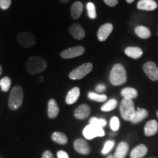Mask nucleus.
Segmentation results:
<instances>
[{"label":"nucleus","instance_id":"obj_1","mask_svg":"<svg viewBox=\"0 0 158 158\" xmlns=\"http://www.w3.org/2000/svg\"><path fill=\"white\" fill-rule=\"evenodd\" d=\"M47 64L46 61L39 56H31L27 62V70L29 74L35 75L38 74L46 70Z\"/></svg>","mask_w":158,"mask_h":158},{"label":"nucleus","instance_id":"obj_2","mask_svg":"<svg viewBox=\"0 0 158 158\" xmlns=\"http://www.w3.org/2000/svg\"><path fill=\"white\" fill-rule=\"evenodd\" d=\"M110 81L114 86H119L127 81V73L121 64H116L112 68L110 73Z\"/></svg>","mask_w":158,"mask_h":158},{"label":"nucleus","instance_id":"obj_3","mask_svg":"<svg viewBox=\"0 0 158 158\" xmlns=\"http://www.w3.org/2000/svg\"><path fill=\"white\" fill-rule=\"evenodd\" d=\"M23 92L21 86H15L11 89L8 100V106L10 109L15 110L21 107L23 102Z\"/></svg>","mask_w":158,"mask_h":158},{"label":"nucleus","instance_id":"obj_4","mask_svg":"<svg viewBox=\"0 0 158 158\" xmlns=\"http://www.w3.org/2000/svg\"><path fill=\"white\" fill-rule=\"evenodd\" d=\"M120 114L122 117L126 121H131L132 118L135 114V106L133 100L123 98L119 106Z\"/></svg>","mask_w":158,"mask_h":158},{"label":"nucleus","instance_id":"obj_5","mask_svg":"<svg viewBox=\"0 0 158 158\" xmlns=\"http://www.w3.org/2000/svg\"><path fill=\"white\" fill-rule=\"evenodd\" d=\"M92 68H93V65H92V63H84V64L80 65L78 68L73 70L72 72H70V74H69V78L72 79V80L81 79L84 78L86 76H87L92 70Z\"/></svg>","mask_w":158,"mask_h":158},{"label":"nucleus","instance_id":"obj_6","mask_svg":"<svg viewBox=\"0 0 158 158\" xmlns=\"http://www.w3.org/2000/svg\"><path fill=\"white\" fill-rule=\"evenodd\" d=\"M83 135L85 138L88 140H92L96 137H102L105 135V131L103 128L97 127V126L89 124L86 126L83 130Z\"/></svg>","mask_w":158,"mask_h":158},{"label":"nucleus","instance_id":"obj_7","mask_svg":"<svg viewBox=\"0 0 158 158\" xmlns=\"http://www.w3.org/2000/svg\"><path fill=\"white\" fill-rule=\"evenodd\" d=\"M17 41L24 48H31L36 43V38L30 32H21L18 35Z\"/></svg>","mask_w":158,"mask_h":158},{"label":"nucleus","instance_id":"obj_8","mask_svg":"<svg viewBox=\"0 0 158 158\" xmlns=\"http://www.w3.org/2000/svg\"><path fill=\"white\" fill-rule=\"evenodd\" d=\"M143 70L150 80L154 81L158 80V68L155 62H148L145 63L143 66Z\"/></svg>","mask_w":158,"mask_h":158},{"label":"nucleus","instance_id":"obj_9","mask_svg":"<svg viewBox=\"0 0 158 158\" xmlns=\"http://www.w3.org/2000/svg\"><path fill=\"white\" fill-rule=\"evenodd\" d=\"M85 52V49L82 46H76L63 51L61 53V57L63 59H72L81 56Z\"/></svg>","mask_w":158,"mask_h":158},{"label":"nucleus","instance_id":"obj_10","mask_svg":"<svg viewBox=\"0 0 158 158\" xmlns=\"http://www.w3.org/2000/svg\"><path fill=\"white\" fill-rule=\"evenodd\" d=\"M113 31V25L110 23H105L100 27L98 31V37L100 42L106 41Z\"/></svg>","mask_w":158,"mask_h":158},{"label":"nucleus","instance_id":"obj_11","mask_svg":"<svg viewBox=\"0 0 158 158\" xmlns=\"http://www.w3.org/2000/svg\"><path fill=\"white\" fill-rule=\"evenodd\" d=\"M74 148L81 155H88L90 152V147L86 140L78 138L74 141Z\"/></svg>","mask_w":158,"mask_h":158},{"label":"nucleus","instance_id":"obj_12","mask_svg":"<svg viewBox=\"0 0 158 158\" xmlns=\"http://www.w3.org/2000/svg\"><path fill=\"white\" fill-rule=\"evenodd\" d=\"M91 113V108L88 105L82 104L79 106L78 108L75 110L74 116L78 119L82 120L85 119L89 116Z\"/></svg>","mask_w":158,"mask_h":158},{"label":"nucleus","instance_id":"obj_13","mask_svg":"<svg viewBox=\"0 0 158 158\" xmlns=\"http://www.w3.org/2000/svg\"><path fill=\"white\" fill-rule=\"evenodd\" d=\"M157 7V4L155 0H140L137 4V8L141 10L152 11Z\"/></svg>","mask_w":158,"mask_h":158},{"label":"nucleus","instance_id":"obj_14","mask_svg":"<svg viewBox=\"0 0 158 158\" xmlns=\"http://www.w3.org/2000/svg\"><path fill=\"white\" fill-rule=\"evenodd\" d=\"M70 35L76 40H82L85 37V31L79 23H74L69 29Z\"/></svg>","mask_w":158,"mask_h":158},{"label":"nucleus","instance_id":"obj_15","mask_svg":"<svg viewBox=\"0 0 158 158\" xmlns=\"http://www.w3.org/2000/svg\"><path fill=\"white\" fill-rule=\"evenodd\" d=\"M129 152V146L126 142H120L114 155V158H125Z\"/></svg>","mask_w":158,"mask_h":158},{"label":"nucleus","instance_id":"obj_16","mask_svg":"<svg viewBox=\"0 0 158 158\" xmlns=\"http://www.w3.org/2000/svg\"><path fill=\"white\" fill-rule=\"evenodd\" d=\"M148 149L144 144H139L132 150L130 158H142L147 154Z\"/></svg>","mask_w":158,"mask_h":158},{"label":"nucleus","instance_id":"obj_17","mask_svg":"<svg viewBox=\"0 0 158 158\" xmlns=\"http://www.w3.org/2000/svg\"><path fill=\"white\" fill-rule=\"evenodd\" d=\"M80 96V89L78 87H74L70 89L67 94L65 98V102L67 104L72 105L76 102Z\"/></svg>","mask_w":158,"mask_h":158},{"label":"nucleus","instance_id":"obj_18","mask_svg":"<svg viewBox=\"0 0 158 158\" xmlns=\"http://www.w3.org/2000/svg\"><path fill=\"white\" fill-rule=\"evenodd\" d=\"M158 131V123L156 120H150L146 124L144 133L147 136H152Z\"/></svg>","mask_w":158,"mask_h":158},{"label":"nucleus","instance_id":"obj_19","mask_svg":"<svg viewBox=\"0 0 158 158\" xmlns=\"http://www.w3.org/2000/svg\"><path fill=\"white\" fill-rule=\"evenodd\" d=\"M59 113L58 104L54 99H51L48 103V116L49 118H56Z\"/></svg>","mask_w":158,"mask_h":158},{"label":"nucleus","instance_id":"obj_20","mask_svg":"<svg viewBox=\"0 0 158 158\" xmlns=\"http://www.w3.org/2000/svg\"><path fill=\"white\" fill-rule=\"evenodd\" d=\"M147 116L148 111L147 110L143 109V108H138L130 122L133 124H138L141 121H143L145 118H147Z\"/></svg>","mask_w":158,"mask_h":158},{"label":"nucleus","instance_id":"obj_21","mask_svg":"<svg viewBox=\"0 0 158 158\" xmlns=\"http://www.w3.org/2000/svg\"><path fill=\"white\" fill-rule=\"evenodd\" d=\"M124 53L127 56L133 59H138L140 58L143 54V51L141 48L138 47H127L124 51Z\"/></svg>","mask_w":158,"mask_h":158},{"label":"nucleus","instance_id":"obj_22","mask_svg":"<svg viewBox=\"0 0 158 158\" xmlns=\"http://www.w3.org/2000/svg\"><path fill=\"white\" fill-rule=\"evenodd\" d=\"M83 9H84V6H83V4L81 2H76L73 4L70 10L73 19H78L81 15Z\"/></svg>","mask_w":158,"mask_h":158},{"label":"nucleus","instance_id":"obj_23","mask_svg":"<svg viewBox=\"0 0 158 158\" xmlns=\"http://www.w3.org/2000/svg\"><path fill=\"white\" fill-rule=\"evenodd\" d=\"M135 33L138 37L142 39H147L151 36V31L147 27L138 26L135 29Z\"/></svg>","mask_w":158,"mask_h":158},{"label":"nucleus","instance_id":"obj_24","mask_svg":"<svg viewBox=\"0 0 158 158\" xmlns=\"http://www.w3.org/2000/svg\"><path fill=\"white\" fill-rule=\"evenodd\" d=\"M121 94L124 98L133 100L138 97V92L135 89L131 87H126L122 90Z\"/></svg>","mask_w":158,"mask_h":158},{"label":"nucleus","instance_id":"obj_25","mask_svg":"<svg viewBox=\"0 0 158 158\" xmlns=\"http://www.w3.org/2000/svg\"><path fill=\"white\" fill-rule=\"evenodd\" d=\"M51 138L54 142L61 144V145H64L68 143V137L66 135L60 132H55L51 135Z\"/></svg>","mask_w":158,"mask_h":158},{"label":"nucleus","instance_id":"obj_26","mask_svg":"<svg viewBox=\"0 0 158 158\" xmlns=\"http://www.w3.org/2000/svg\"><path fill=\"white\" fill-rule=\"evenodd\" d=\"M117 100L116 99H110V100H108V102H106L104 105H102L100 109L102 111H110V110H114L117 106Z\"/></svg>","mask_w":158,"mask_h":158},{"label":"nucleus","instance_id":"obj_27","mask_svg":"<svg viewBox=\"0 0 158 158\" xmlns=\"http://www.w3.org/2000/svg\"><path fill=\"white\" fill-rule=\"evenodd\" d=\"M88 98L90 100H94L96 102H105L107 100V96L106 94H98L96 92H90L88 94Z\"/></svg>","mask_w":158,"mask_h":158},{"label":"nucleus","instance_id":"obj_28","mask_svg":"<svg viewBox=\"0 0 158 158\" xmlns=\"http://www.w3.org/2000/svg\"><path fill=\"white\" fill-rule=\"evenodd\" d=\"M11 84V79L9 77L5 76L2 78L1 81H0V87H1L2 90L3 92H8L10 88Z\"/></svg>","mask_w":158,"mask_h":158},{"label":"nucleus","instance_id":"obj_29","mask_svg":"<svg viewBox=\"0 0 158 158\" xmlns=\"http://www.w3.org/2000/svg\"><path fill=\"white\" fill-rule=\"evenodd\" d=\"M89 124L97 127H103L107 124V122L105 118H98L96 117H92L89 119Z\"/></svg>","mask_w":158,"mask_h":158},{"label":"nucleus","instance_id":"obj_30","mask_svg":"<svg viewBox=\"0 0 158 158\" xmlns=\"http://www.w3.org/2000/svg\"><path fill=\"white\" fill-rule=\"evenodd\" d=\"M86 9H87L88 16L91 19H94L97 17L95 5L92 2H89L86 5Z\"/></svg>","mask_w":158,"mask_h":158},{"label":"nucleus","instance_id":"obj_31","mask_svg":"<svg viewBox=\"0 0 158 158\" xmlns=\"http://www.w3.org/2000/svg\"><path fill=\"white\" fill-rule=\"evenodd\" d=\"M114 145H115V142L112 140H108L106 141L104 144V147L102 149V155H106V154L109 153L110 151L113 149Z\"/></svg>","mask_w":158,"mask_h":158},{"label":"nucleus","instance_id":"obj_32","mask_svg":"<svg viewBox=\"0 0 158 158\" xmlns=\"http://www.w3.org/2000/svg\"><path fill=\"white\" fill-rule=\"evenodd\" d=\"M119 126H120V122H119V119H118V118L116 117V116H114V117H112L110 121V129L114 132L117 131V130L119 129Z\"/></svg>","mask_w":158,"mask_h":158},{"label":"nucleus","instance_id":"obj_33","mask_svg":"<svg viewBox=\"0 0 158 158\" xmlns=\"http://www.w3.org/2000/svg\"><path fill=\"white\" fill-rule=\"evenodd\" d=\"M11 0H0V8L2 10H7L11 5Z\"/></svg>","mask_w":158,"mask_h":158},{"label":"nucleus","instance_id":"obj_34","mask_svg":"<svg viewBox=\"0 0 158 158\" xmlns=\"http://www.w3.org/2000/svg\"><path fill=\"white\" fill-rule=\"evenodd\" d=\"M106 85L102 84H98L95 88V91L97 92H98V93H102V92H103L104 91H106Z\"/></svg>","mask_w":158,"mask_h":158},{"label":"nucleus","instance_id":"obj_35","mask_svg":"<svg viewBox=\"0 0 158 158\" xmlns=\"http://www.w3.org/2000/svg\"><path fill=\"white\" fill-rule=\"evenodd\" d=\"M104 2L110 7H114L118 4V0H103Z\"/></svg>","mask_w":158,"mask_h":158},{"label":"nucleus","instance_id":"obj_36","mask_svg":"<svg viewBox=\"0 0 158 158\" xmlns=\"http://www.w3.org/2000/svg\"><path fill=\"white\" fill-rule=\"evenodd\" d=\"M57 157L58 158H69V155H68V154L66 152L61 150V151H59L58 152H57Z\"/></svg>","mask_w":158,"mask_h":158},{"label":"nucleus","instance_id":"obj_37","mask_svg":"<svg viewBox=\"0 0 158 158\" xmlns=\"http://www.w3.org/2000/svg\"><path fill=\"white\" fill-rule=\"evenodd\" d=\"M42 158H54V155H53V154L51 153V152L47 150V151H45L43 152L42 155Z\"/></svg>","mask_w":158,"mask_h":158},{"label":"nucleus","instance_id":"obj_38","mask_svg":"<svg viewBox=\"0 0 158 158\" xmlns=\"http://www.w3.org/2000/svg\"><path fill=\"white\" fill-rule=\"evenodd\" d=\"M59 1H60V2H62V3H67V2H68L70 0H59Z\"/></svg>","mask_w":158,"mask_h":158},{"label":"nucleus","instance_id":"obj_39","mask_svg":"<svg viewBox=\"0 0 158 158\" xmlns=\"http://www.w3.org/2000/svg\"><path fill=\"white\" fill-rule=\"evenodd\" d=\"M134 1H135V0H126V2H127V3H129V4L133 3Z\"/></svg>","mask_w":158,"mask_h":158},{"label":"nucleus","instance_id":"obj_40","mask_svg":"<svg viewBox=\"0 0 158 158\" xmlns=\"http://www.w3.org/2000/svg\"><path fill=\"white\" fill-rule=\"evenodd\" d=\"M2 73V66L0 65V76H1Z\"/></svg>","mask_w":158,"mask_h":158},{"label":"nucleus","instance_id":"obj_41","mask_svg":"<svg viewBox=\"0 0 158 158\" xmlns=\"http://www.w3.org/2000/svg\"><path fill=\"white\" fill-rule=\"evenodd\" d=\"M107 158H114V155H109Z\"/></svg>","mask_w":158,"mask_h":158},{"label":"nucleus","instance_id":"obj_42","mask_svg":"<svg viewBox=\"0 0 158 158\" xmlns=\"http://www.w3.org/2000/svg\"><path fill=\"white\" fill-rule=\"evenodd\" d=\"M43 81V77H41V78H40V81H41V82H42Z\"/></svg>","mask_w":158,"mask_h":158},{"label":"nucleus","instance_id":"obj_43","mask_svg":"<svg viewBox=\"0 0 158 158\" xmlns=\"http://www.w3.org/2000/svg\"><path fill=\"white\" fill-rule=\"evenodd\" d=\"M157 116H158V111L157 112Z\"/></svg>","mask_w":158,"mask_h":158},{"label":"nucleus","instance_id":"obj_44","mask_svg":"<svg viewBox=\"0 0 158 158\" xmlns=\"http://www.w3.org/2000/svg\"><path fill=\"white\" fill-rule=\"evenodd\" d=\"M0 158H1V157H0Z\"/></svg>","mask_w":158,"mask_h":158},{"label":"nucleus","instance_id":"obj_45","mask_svg":"<svg viewBox=\"0 0 158 158\" xmlns=\"http://www.w3.org/2000/svg\"><path fill=\"white\" fill-rule=\"evenodd\" d=\"M157 35H158V34H157Z\"/></svg>","mask_w":158,"mask_h":158}]
</instances>
